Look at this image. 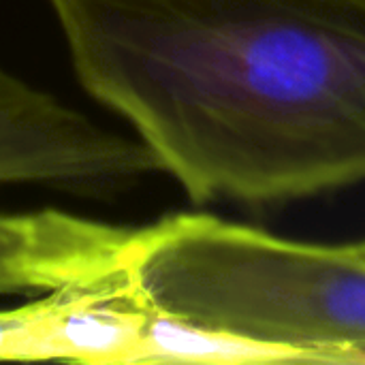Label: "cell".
<instances>
[{
    "instance_id": "6da1fadb",
    "label": "cell",
    "mask_w": 365,
    "mask_h": 365,
    "mask_svg": "<svg viewBox=\"0 0 365 365\" xmlns=\"http://www.w3.org/2000/svg\"><path fill=\"white\" fill-rule=\"evenodd\" d=\"M81 88L197 205L365 182V0H47Z\"/></svg>"
},
{
    "instance_id": "7a4b0ae2",
    "label": "cell",
    "mask_w": 365,
    "mask_h": 365,
    "mask_svg": "<svg viewBox=\"0 0 365 365\" xmlns=\"http://www.w3.org/2000/svg\"><path fill=\"white\" fill-rule=\"evenodd\" d=\"M145 312L252 344L282 364H365V259L210 214L137 229L124 267Z\"/></svg>"
},
{
    "instance_id": "3957f363",
    "label": "cell",
    "mask_w": 365,
    "mask_h": 365,
    "mask_svg": "<svg viewBox=\"0 0 365 365\" xmlns=\"http://www.w3.org/2000/svg\"><path fill=\"white\" fill-rule=\"evenodd\" d=\"M137 229L64 210L0 212V295H45L122 278Z\"/></svg>"
},
{
    "instance_id": "277c9868",
    "label": "cell",
    "mask_w": 365,
    "mask_h": 365,
    "mask_svg": "<svg viewBox=\"0 0 365 365\" xmlns=\"http://www.w3.org/2000/svg\"><path fill=\"white\" fill-rule=\"evenodd\" d=\"M148 312L118 282L56 291L30 340V361L128 365L141 344Z\"/></svg>"
},
{
    "instance_id": "5b68a950",
    "label": "cell",
    "mask_w": 365,
    "mask_h": 365,
    "mask_svg": "<svg viewBox=\"0 0 365 365\" xmlns=\"http://www.w3.org/2000/svg\"><path fill=\"white\" fill-rule=\"evenodd\" d=\"M276 364L252 344L229 340L192 325L148 312L141 344L133 364Z\"/></svg>"
},
{
    "instance_id": "8992f818",
    "label": "cell",
    "mask_w": 365,
    "mask_h": 365,
    "mask_svg": "<svg viewBox=\"0 0 365 365\" xmlns=\"http://www.w3.org/2000/svg\"><path fill=\"white\" fill-rule=\"evenodd\" d=\"M53 293H45L24 306L0 310V359L30 361V340L49 310Z\"/></svg>"
},
{
    "instance_id": "52a82bcc",
    "label": "cell",
    "mask_w": 365,
    "mask_h": 365,
    "mask_svg": "<svg viewBox=\"0 0 365 365\" xmlns=\"http://www.w3.org/2000/svg\"><path fill=\"white\" fill-rule=\"evenodd\" d=\"M353 248H355V252H357L359 257H364L365 259V242H361V244H353Z\"/></svg>"
}]
</instances>
